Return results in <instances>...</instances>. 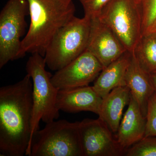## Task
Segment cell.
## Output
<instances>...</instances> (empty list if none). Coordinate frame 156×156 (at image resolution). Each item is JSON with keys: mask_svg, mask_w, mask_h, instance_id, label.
<instances>
[{"mask_svg": "<svg viewBox=\"0 0 156 156\" xmlns=\"http://www.w3.org/2000/svg\"><path fill=\"white\" fill-rule=\"evenodd\" d=\"M29 14L27 0H9L0 13V68L22 58L21 37L25 33V17Z\"/></svg>", "mask_w": 156, "mask_h": 156, "instance_id": "52a82bcc", "label": "cell"}, {"mask_svg": "<svg viewBox=\"0 0 156 156\" xmlns=\"http://www.w3.org/2000/svg\"><path fill=\"white\" fill-rule=\"evenodd\" d=\"M149 76L154 92L156 93V71L151 73L149 74Z\"/></svg>", "mask_w": 156, "mask_h": 156, "instance_id": "44dd1931", "label": "cell"}, {"mask_svg": "<svg viewBox=\"0 0 156 156\" xmlns=\"http://www.w3.org/2000/svg\"><path fill=\"white\" fill-rule=\"evenodd\" d=\"M30 24L21 41V53H38L44 57L54 35L74 17L72 0H27Z\"/></svg>", "mask_w": 156, "mask_h": 156, "instance_id": "7a4b0ae2", "label": "cell"}, {"mask_svg": "<svg viewBox=\"0 0 156 156\" xmlns=\"http://www.w3.org/2000/svg\"><path fill=\"white\" fill-rule=\"evenodd\" d=\"M44 57L38 53H34L29 58L26 70L32 81L33 101L30 149L34 133L39 130L41 120L48 123L57 119L59 112L56 106L58 90L51 81L52 76L46 70Z\"/></svg>", "mask_w": 156, "mask_h": 156, "instance_id": "277c9868", "label": "cell"}, {"mask_svg": "<svg viewBox=\"0 0 156 156\" xmlns=\"http://www.w3.org/2000/svg\"><path fill=\"white\" fill-rule=\"evenodd\" d=\"M79 122L52 121L34 133L29 156H83Z\"/></svg>", "mask_w": 156, "mask_h": 156, "instance_id": "5b68a950", "label": "cell"}, {"mask_svg": "<svg viewBox=\"0 0 156 156\" xmlns=\"http://www.w3.org/2000/svg\"><path fill=\"white\" fill-rule=\"evenodd\" d=\"M72 1H73V0H72Z\"/></svg>", "mask_w": 156, "mask_h": 156, "instance_id": "cb8c5ba5", "label": "cell"}, {"mask_svg": "<svg viewBox=\"0 0 156 156\" xmlns=\"http://www.w3.org/2000/svg\"><path fill=\"white\" fill-rule=\"evenodd\" d=\"M126 156H156V136L144 137L126 150Z\"/></svg>", "mask_w": 156, "mask_h": 156, "instance_id": "ac0fdd59", "label": "cell"}, {"mask_svg": "<svg viewBox=\"0 0 156 156\" xmlns=\"http://www.w3.org/2000/svg\"><path fill=\"white\" fill-rule=\"evenodd\" d=\"M136 1H137V2H138V3H139V2H140V1H141V0H136Z\"/></svg>", "mask_w": 156, "mask_h": 156, "instance_id": "7402d4cb", "label": "cell"}, {"mask_svg": "<svg viewBox=\"0 0 156 156\" xmlns=\"http://www.w3.org/2000/svg\"><path fill=\"white\" fill-rule=\"evenodd\" d=\"M140 66L148 74L156 71V34L141 36L133 51Z\"/></svg>", "mask_w": 156, "mask_h": 156, "instance_id": "2e32d148", "label": "cell"}, {"mask_svg": "<svg viewBox=\"0 0 156 156\" xmlns=\"http://www.w3.org/2000/svg\"><path fill=\"white\" fill-rule=\"evenodd\" d=\"M125 83L136 98L143 114L146 117L148 101L154 90L149 74L140 67L132 51L125 75Z\"/></svg>", "mask_w": 156, "mask_h": 156, "instance_id": "4fadbf2b", "label": "cell"}, {"mask_svg": "<svg viewBox=\"0 0 156 156\" xmlns=\"http://www.w3.org/2000/svg\"><path fill=\"white\" fill-rule=\"evenodd\" d=\"M83 156H118L125 154L115 136L103 121L85 119L79 122Z\"/></svg>", "mask_w": 156, "mask_h": 156, "instance_id": "ba28073f", "label": "cell"}, {"mask_svg": "<svg viewBox=\"0 0 156 156\" xmlns=\"http://www.w3.org/2000/svg\"><path fill=\"white\" fill-rule=\"evenodd\" d=\"M31 78L27 74L0 89V155L30 156L33 101Z\"/></svg>", "mask_w": 156, "mask_h": 156, "instance_id": "6da1fadb", "label": "cell"}, {"mask_svg": "<svg viewBox=\"0 0 156 156\" xmlns=\"http://www.w3.org/2000/svg\"><path fill=\"white\" fill-rule=\"evenodd\" d=\"M98 18L115 34L126 50L132 51L142 36V20L136 0H111Z\"/></svg>", "mask_w": 156, "mask_h": 156, "instance_id": "8992f818", "label": "cell"}, {"mask_svg": "<svg viewBox=\"0 0 156 156\" xmlns=\"http://www.w3.org/2000/svg\"><path fill=\"white\" fill-rule=\"evenodd\" d=\"M131 55V51H126L104 68L95 80L92 87L103 99L115 88L125 86V77Z\"/></svg>", "mask_w": 156, "mask_h": 156, "instance_id": "9a60e30c", "label": "cell"}, {"mask_svg": "<svg viewBox=\"0 0 156 156\" xmlns=\"http://www.w3.org/2000/svg\"><path fill=\"white\" fill-rule=\"evenodd\" d=\"M155 33L156 34V31L155 32Z\"/></svg>", "mask_w": 156, "mask_h": 156, "instance_id": "603a6c76", "label": "cell"}, {"mask_svg": "<svg viewBox=\"0 0 156 156\" xmlns=\"http://www.w3.org/2000/svg\"><path fill=\"white\" fill-rule=\"evenodd\" d=\"M87 50L98 59L104 68L128 51L111 29L98 17L91 20Z\"/></svg>", "mask_w": 156, "mask_h": 156, "instance_id": "30bf717a", "label": "cell"}, {"mask_svg": "<svg viewBox=\"0 0 156 156\" xmlns=\"http://www.w3.org/2000/svg\"><path fill=\"white\" fill-rule=\"evenodd\" d=\"M144 137L156 136V93L155 92L148 101Z\"/></svg>", "mask_w": 156, "mask_h": 156, "instance_id": "d6986e66", "label": "cell"}, {"mask_svg": "<svg viewBox=\"0 0 156 156\" xmlns=\"http://www.w3.org/2000/svg\"><path fill=\"white\" fill-rule=\"evenodd\" d=\"M102 101L93 87L88 86L58 90L56 106L58 110L68 113L90 112L99 115Z\"/></svg>", "mask_w": 156, "mask_h": 156, "instance_id": "7c38bea8", "label": "cell"}, {"mask_svg": "<svg viewBox=\"0 0 156 156\" xmlns=\"http://www.w3.org/2000/svg\"><path fill=\"white\" fill-rule=\"evenodd\" d=\"M111 0H80L83 8L84 17L90 19L98 17L102 9Z\"/></svg>", "mask_w": 156, "mask_h": 156, "instance_id": "ffe728a7", "label": "cell"}, {"mask_svg": "<svg viewBox=\"0 0 156 156\" xmlns=\"http://www.w3.org/2000/svg\"><path fill=\"white\" fill-rule=\"evenodd\" d=\"M103 69L98 59L86 50L69 64L56 71L51 81L58 90L87 87L95 81Z\"/></svg>", "mask_w": 156, "mask_h": 156, "instance_id": "9c48e42d", "label": "cell"}, {"mask_svg": "<svg viewBox=\"0 0 156 156\" xmlns=\"http://www.w3.org/2000/svg\"><path fill=\"white\" fill-rule=\"evenodd\" d=\"M91 29V19L74 16L54 35L48 45L44 58L53 71L69 64L87 50Z\"/></svg>", "mask_w": 156, "mask_h": 156, "instance_id": "3957f363", "label": "cell"}, {"mask_svg": "<svg viewBox=\"0 0 156 156\" xmlns=\"http://www.w3.org/2000/svg\"><path fill=\"white\" fill-rule=\"evenodd\" d=\"M142 20V36L156 31V0H141L139 2Z\"/></svg>", "mask_w": 156, "mask_h": 156, "instance_id": "e0dca14e", "label": "cell"}, {"mask_svg": "<svg viewBox=\"0 0 156 156\" xmlns=\"http://www.w3.org/2000/svg\"><path fill=\"white\" fill-rule=\"evenodd\" d=\"M146 122V117L143 114L137 100L131 93L128 108L115 135L118 144L125 154L128 149L144 137Z\"/></svg>", "mask_w": 156, "mask_h": 156, "instance_id": "8fae6325", "label": "cell"}, {"mask_svg": "<svg viewBox=\"0 0 156 156\" xmlns=\"http://www.w3.org/2000/svg\"><path fill=\"white\" fill-rule=\"evenodd\" d=\"M131 94L127 86H120L113 89L102 101L99 118L115 135L122 118L124 109L130 101Z\"/></svg>", "mask_w": 156, "mask_h": 156, "instance_id": "5bb4252c", "label": "cell"}]
</instances>
